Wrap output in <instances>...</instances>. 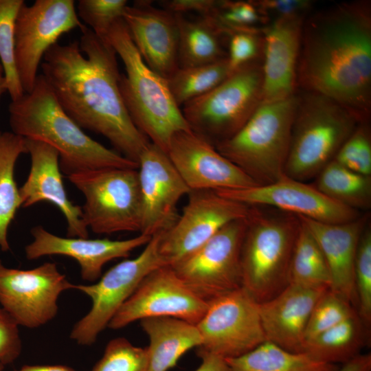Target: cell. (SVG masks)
Segmentation results:
<instances>
[{
    "label": "cell",
    "instance_id": "obj_1",
    "mask_svg": "<svg viewBox=\"0 0 371 371\" xmlns=\"http://www.w3.org/2000/svg\"><path fill=\"white\" fill-rule=\"evenodd\" d=\"M79 41L56 43L45 54L42 75L66 113L82 129L106 138L138 164L150 142L135 125L120 90L117 54L87 25Z\"/></svg>",
    "mask_w": 371,
    "mask_h": 371
},
{
    "label": "cell",
    "instance_id": "obj_2",
    "mask_svg": "<svg viewBox=\"0 0 371 371\" xmlns=\"http://www.w3.org/2000/svg\"><path fill=\"white\" fill-rule=\"evenodd\" d=\"M297 91L330 98L362 121L371 113V1L311 12L302 29Z\"/></svg>",
    "mask_w": 371,
    "mask_h": 371
},
{
    "label": "cell",
    "instance_id": "obj_3",
    "mask_svg": "<svg viewBox=\"0 0 371 371\" xmlns=\"http://www.w3.org/2000/svg\"><path fill=\"white\" fill-rule=\"evenodd\" d=\"M8 112L12 132L54 148L67 177L105 168H138V164L87 135L61 107L42 74L30 91L11 100Z\"/></svg>",
    "mask_w": 371,
    "mask_h": 371
},
{
    "label": "cell",
    "instance_id": "obj_4",
    "mask_svg": "<svg viewBox=\"0 0 371 371\" xmlns=\"http://www.w3.org/2000/svg\"><path fill=\"white\" fill-rule=\"evenodd\" d=\"M106 39L124 65L120 90L132 121L151 143L167 153L174 135L191 130L167 79L144 62L122 18L114 23Z\"/></svg>",
    "mask_w": 371,
    "mask_h": 371
},
{
    "label": "cell",
    "instance_id": "obj_5",
    "mask_svg": "<svg viewBox=\"0 0 371 371\" xmlns=\"http://www.w3.org/2000/svg\"><path fill=\"white\" fill-rule=\"evenodd\" d=\"M284 175L306 182L317 177L358 125L350 109L323 95L297 91ZM366 122V121H364Z\"/></svg>",
    "mask_w": 371,
    "mask_h": 371
},
{
    "label": "cell",
    "instance_id": "obj_6",
    "mask_svg": "<svg viewBox=\"0 0 371 371\" xmlns=\"http://www.w3.org/2000/svg\"><path fill=\"white\" fill-rule=\"evenodd\" d=\"M264 212L251 206L241 253L242 287L258 302L289 284V267L300 227L295 214Z\"/></svg>",
    "mask_w": 371,
    "mask_h": 371
},
{
    "label": "cell",
    "instance_id": "obj_7",
    "mask_svg": "<svg viewBox=\"0 0 371 371\" xmlns=\"http://www.w3.org/2000/svg\"><path fill=\"white\" fill-rule=\"evenodd\" d=\"M297 94L261 103L245 124L216 150L257 185L272 183L284 175Z\"/></svg>",
    "mask_w": 371,
    "mask_h": 371
},
{
    "label": "cell",
    "instance_id": "obj_8",
    "mask_svg": "<svg viewBox=\"0 0 371 371\" xmlns=\"http://www.w3.org/2000/svg\"><path fill=\"white\" fill-rule=\"evenodd\" d=\"M262 58L232 71L208 93L181 108L191 131L213 146L234 135L262 102Z\"/></svg>",
    "mask_w": 371,
    "mask_h": 371
},
{
    "label": "cell",
    "instance_id": "obj_9",
    "mask_svg": "<svg viewBox=\"0 0 371 371\" xmlns=\"http://www.w3.org/2000/svg\"><path fill=\"white\" fill-rule=\"evenodd\" d=\"M67 178L83 194L81 208L88 229L98 234L140 233L142 210L137 169L100 168Z\"/></svg>",
    "mask_w": 371,
    "mask_h": 371
},
{
    "label": "cell",
    "instance_id": "obj_10",
    "mask_svg": "<svg viewBox=\"0 0 371 371\" xmlns=\"http://www.w3.org/2000/svg\"><path fill=\"white\" fill-rule=\"evenodd\" d=\"M161 234L153 236L137 257L112 267L95 284H74L73 289L87 295L92 304L72 328L71 339L80 346L94 344L141 281L154 269L167 265L159 252Z\"/></svg>",
    "mask_w": 371,
    "mask_h": 371
},
{
    "label": "cell",
    "instance_id": "obj_11",
    "mask_svg": "<svg viewBox=\"0 0 371 371\" xmlns=\"http://www.w3.org/2000/svg\"><path fill=\"white\" fill-rule=\"evenodd\" d=\"M247 218L229 223L196 251L170 266L207 303L242 287L240 253Z\"/></svg>",
    "mask_w": 371,
    "mask_h": 371
},
{
    "label": "cell",
    "instance_id": "obj_12",
    "mask_svg": "<svg viewBox=\"0 0 371 371\" xmlns=\"http://www.w3.org/2000/svg\"><path fill=\"white\" fill-rule=\"evenodd\" d=\"M73 0H36L24 3L15 24L14 63L24 93L32 90L46 52L64 34L85 27Z\"/></svg>",
    "mask_w": 371,
    "mask_h": 371
},
{
    "label": "cell",
    "instance_id": "obj_13",
    "mask_svg": "<svg viewBox=\"0 0 371 371\" xmlns=\"http://www.w3.org/2000/svg\"><path fill=\"white\" fill-rule=\"evenodd\" d=\"M196 325L202 339L197 350L225 359L240 357L267 341L259 303L243 287L208 303Z\"/></svg>",
    "mask_w": 371,
    "mask_h": 371
},
{
    "label": "cell",
    "instance_id": "obj_14",
    "mask_svg": "<svg viewBox=\"0 0 371 371\" xmlns=\"http://www.w3.org/2000/svg\"><path fill=\"white\" fill-rule=\"evenodd\" d=\"M73 288L54 262L23 270L0 260V305L19 326L36 328L52 321L60 295Z\"/></svg>",
    "mask_w": 371,
    "mask_h": 371
},
{
    "label": "cell",
    "instance_id": "obj_15",
    "mask_svg": "<svg viewBox=\"0 0 371 371\" xmlns=\"http://www.w3.org/2000/svg\"><path fill=\"white\" fill-rule=\"evenodd\" d=\"M182 213L160 236L159 252L172 265L199 249L222 227L248 216L251 206L209 190H190Z\"/></svg>",
    "mask_w": 371,
    "mask_h": 371
},
{
    "label": "cell",
    "instance_id": "obj_16",
    "mask_svg": "<svg viewBox=\"0 0 371 371\" xmlns=\"http://www.w3.org/2000/svg\"><path fill=\"white\" fill-rule=\"evenodd\" d=\"M208 303L195 294L169 265L150 272L110 321L108 328H122L148 317H170L196 324Z\"/></svg>",
    "mask_w": 371,
    "mask_h": 371
},
{
    "label": "cell",
    "instance_id": "obj_17",
    "mask_svg": "<svg viewBox=\"0 0 371 371\" xmlns=\"http://www.w3.org/2000/svg\"><path fill=\"white\" fill-rule=\"evenodd\" d=\"M249 206L270 207L327 223H342L359 218L354 210L328 198L315 186L282 175L275 182L238 190L216 191Z\"/></svg>",
    "mask_w": 371,
    "mask_h": 371
},
{
    "label": "cell",
    "instance_id": "obj_18",
    "mask_svg": "<svg viewBox=\"0 0 371 371\" xmlns=\"http://www.w3.org/2000/svg\"><path fill=\"white\" fill-rule=\"evenodd\" d=\"M137 172L142 210L139 234L153 237L175 223L177 203L190 190L167 153L151 142L139 157Z\"/></svg>",
    "mask_w": 371,
    "mask_h": 371
},
{
    "label": "cell",
    "instance_id": "obj_19",
    "mask_svg": "<svg viewBox=\"0 0 371 371\" xmlns=\"http://www.w3.org/2000/svg\"><path fill=\"white\" fill-rule=\"evenodd\" d=\"M167 155L190 190H238L257 185L214 146L191 130L173 135Z\"/></svg>",
    "mask_w": 371,
    "mask_h": 371
},
{
    "label": "cell",
    "instance_id": "obj_20",
    "mask_svg": "<svg viewBox=\"0 0 371 371\" xmlns=\"http://www.w3.org/2000/svg\"><path fill=\"white\" fill-rule=\"evenodd\" d=\"M30 232L33 240L25 247L28 260L52 255L71 258L80 266L82 279L92 282L100 279L107 262L127 258L134 249L146 245L152 238L142 234L126 240L60 237L41 225L34 227Z\"/></svg>",
    "mask_w": 371,
    "mask_h": 371
},
{
    "label": "cell",
    "instance_id": "obj_21",
    "mask_svg": "<svg viewBox=\"0 0 371 371\" xmlns=\"http://www.w3.org/2000/svg\"><path fill=\"white\" fill-rule=\"evenodd\" d=\"M122 19L146 65L168 79L179 68L175 14L154 6L152 1L139 0L126 7Z\"/></svg>",
    "mask_w": 371,
    "mask_h": 371
},
{
    "label": "cell",
    "instance_id": "obj_22",
    "mask_svg": "<svg viewBox=\"0 0 371 371\" xmlns=\"http://www.w3.org/2000/svg\"><path fill=\"white\" fill-rule=\"evenodd\" d=\"M25 139L31 165L26 181L19 188L21 207L49 202L64 216L67 237L88 238V228L83 221L82 208L71 202L66 193L58 152L42 142Z\"/></svg>",
    "mask_w": 371,
    "mask_h": 371
},
{
    "label": "cell",
    "instance_id": "obj_23",
    "mask_svg": "<svg viewBox=\"0 0 371 371\" xmlns=\"http://www.w3.org/2000/svg\"><path fill=\"white\" fill-rule=\"evenodd\" d=\"M305 18L276 19L263 28L261 103L283 100L296 93L297 67Z\"/></svg>",
    "mask_w": 371,
    "mask_h": 371
},
{
    "label": "cell",
    "instance_id": "obj_24",
    "mask_svg": "<svg viewBox=\"0 0 371 371\" xmlns=\"http://www.w3.org/2000/svg\"><path fill=\"white\" fill-rule=\"evenodd\" d=\"M328 289H308L289 284L270 300L259 303L266 340L294 352H303L312 310Z\"/></svg>",
    "mask_w": 371,
    "mask_h": 371
},
{
    "label": "cell",
    "instance_id": "obj_25",
    "mask_svg": "<svg viewBox=\"0 0 371 371\" xmlns=\"http://www.w3.org/2000/svg\"><path fill=\"white\" fill-rule=\"evenodd\" d=\"M318 243L331 278L330 289L357 310L354 268L359 239L368 215L342 223H327L297 216Z\"/></svg>",
    "mask_w": 371,
    "mask_h": 371
},
{
    "label": "cell",
    "instance_id": "obj_26",
    "mask_svg": "<svg viewBox=\"0 0 371 371\" xmlns=\"http://www.w3.org/2000/svg\"><path fill=\"white\" fill-rule=\"evenodd\" d=\"M140 325L149 339L148 371H168L188 350L202 344L196 324L170 317H148Z\"/></svg>",
    "mask_w": 371,
    "mask_h": 371
},
{
    "label": "cell",
    "instance_id": "obj_27",
    "mask_svg": "<svg viewBox=\"0 0 371 371\" xmlns=\"http://www.w3.org/2000/svg\"><path fill=\"white\" fill-rule=\"evenodd\" d=\"M179 34V67L207 65L227 58V37L208 17L175 14Z\"/></svg>",
    "mask_w": 371,
    "mask_h": 371
},
{
    "label": "cell",
    "instance_id": "obj_28",
    "mask_svg": "<svg viewBox=\"0 0 371 371\" xmlns=\"http://www.w3.org/2000/svg\"><path fill=\"white\" fill-rule=\"evenodd\" d=\"M369 330L356 313L308 340L303 352L322 362L344 364L361 354Z\"/></svg>",
    "mask_w": 371,
    "mask_h": 371
},
{
    "label": "cell",
    "instance_id": "obj_29",
    "mask_svg": "<svg viewBox=\"0 0 371 371\" xmlns=\"http://www.w3.org/2000/svg\"><path fill=\"white\" fill-rule=\"evenodd\" d=\"M225 360L231 371H334L339 367L315 360L305 352L286 350L269 341Z\"/></svg>",
    "mask_w": 371,
    "mask_h": 371
},
{
    "label": "cell",
    "instance_id": "obj_30",
    "mask_svg": "<svg viewBox=\"0 0 371 371\" xmlns=\"http://www.w3.org/2000/svg\"><path fill=\"white\" fill-rule=\"evenodd\" d=\"M27 153L25 139L12 131L0 130V250L8 251V232L18 209L21 207L14 168L19 156Z\"/></svg>",
    "mask_w": 371,
    "mask_h": 371
},
{
    "label": "cell",
    "instance_id": "obj_31",
    "mask_svg": "<svg viewBox=\"0 0 371 371\" xmlns=\"http://www.w3.org/2000/svg\"><path fill=\"white\" fill-rule=\"evenodd\" d=\"M315 186L328 198L359 211L371 207V176L354 172L335 160L317 175Z\"/></svg>",
    "mask_w": 371,
    "mask_h": 371
},
{
    "label": "cell",
    "instance_id": "obj_32",
    "mask_svg": "<svg viewBox=\"0 0 371 371\" xmlns=\"http://www.w3.org/2000/svg\"><path fill=\"white\" fill-rule=\"evenodd\" d=\"M231 73L227 58H225L200 66L179 67L167 82L176 103L181 107L212 90Z\"/></svg>",
    "mask_w": 371,
    "mask_h": 371
},
{
    "label": "cell",
    "instance_id": "obj_33",
    "mask_svg": "<svg viewBox=\"0 0 371 371\" xmlns=\"http://www.w3.org/2000/svg\"><path fill=\"white\" fill-rule=\"evenodd\" d=\"M23 0H0V63L3 69L7 92L14 100L23 93L14 63L15 24Z\"/></svg>",
    "mask_w": 371,
    "mask_h": 371
},
{
    "label": "cell",
    "instance_id": "obj_34",
    "mask_svg": "<svg viewBox=\"0 0 371 371\" xmlns=\"http://www.w3.org/2000/svg\"><path fill=\"white\" fill-rule=\"evenodd\" d=\"M210 18L227 37L237 30L262 31L269 22L253 1H218Z\"/></svg>",
    "mask_w": 371,
    "mask_h": 371
},
{
    "label": "cell",
    "instance_id": "obj_35",
    "mask_svg": "<svg viewBox=\"0 0 371 371\" xmlns=\"http://www.w3.org/2000/svg\"><path fill=\"white\" fill-rule=\"evenodd\" d=\"M357 312L364 324L371 325V228L366 225L359 239L354 268Z\"/></svg>",
    "mask_w": 371,
    "mask_h": 371
},
{
    "label": "cell",
    "instance_id": "obj_36",
    "mask_svg": "<svg viewBox=\"0 0 371 371\" xmlns=\"http://www.w3.org/2000/svg\"><path fill=\"white\" fill-rule=\"evenodd\" d=\"M356 313L357 310L350 303L330 289H327L312 310L306 329L305 344Z\"/></svg>",
    "mask_w": 371,
    "mask_h": 371
},
{
    "label": "cell",
    "instance_id": "obj_37",
    "mask_svg": "<svg viewBox=\"0 0 371 371\" xmlns=\"http://www.w3.org/2000/svg\"><path fill=\"white\" fill-rule=\"evenodd\" d=\"M91 371H148L146 348L136 346L124 337L113 339Z\"/></svg>",
    "mask_w": 371,
    "mask_h": 371
},
{
    "label": "cell",
    "instance_id": "obj_38",
    "mask_svg": "<svg viewBox=\"0 0 371 371\" xmlns=\"http://www.w3.org/2000/svg\"><path fill=\"white\" fill-rule=\"evenodd\" d=\"M357 173L371 176V131L370 121L361 122L341 146L334 159Z\"/></svg>",
    "mask_w": 371,
    "mask_h": 371
},
{
    "label": "cell",
    "instance_id": "obj_39",
    "mask_svg": "<svg viewBox=\"0 0 371 371\" xmlns=\"http://www.w3.org/2000/svg\"><path fill=\"white\" fill-rule=\"evenodd\" d=\"M127 5L126 0H80L76 12L89 29L106 39L114 23L122 18Z\"/></svg>",
    "mask_w": 371,
    "mask_h": 371
},
{
    "label": "cell",
    "instance_id": "obj_40",
    "mask_svg": "<svg viewBox=\"0 0 371 371\" xmlns=\"http://www.w3.org/2000/svg\"><path fill=\"white\" fill-rule=\"evenodd\" d=\"M262 30H237L227 35V61L231 70L262 58Z\"/></svg>",
    "mask_w": 371,
    "mask_h": 371
},
{
    "label": "cell",
    "instance_id": "obj_41",
    "mask_svg": "<svg viewBox=\"0 0 371 371\" xmlns=\"http://www.w3.org/2000/svg\"><path fill=\"white\" fill-rule=\"evenodd\" d=\"M254 3L269 22L276 19L306 17L312 12L310 0H255Z\"/></svg>",
    "mask_w": 371,
    "mask_h": 371
},
{
    "label": "cell",
    "instance_id": "obj_42",
    "mask_svg": "<svg viewBox=\"0 0 371 371\" xmlns=\"http://www.w3.org/2000/svg\"><path fill=\"white\" fill-rule=\"evenodd\" d=\"M18 324L0 306V363H13L19 357L21 339Z\"/></svg>",
    "mask_w": 371,
    "mask_h": 371
},
{
    "label": "cell",
    "instance_id": "obj_43",
    "mask_svg": "<svg viewBox=\"0 0 371 371\" xmlns=\"http://www.w3.org/2000/svg\"><path fill=\"white\" fill-rule=\"evenodd\" d=\"M218 2V0H164L158 1V4L174 14L194 12L206 16L214 10Z\"/></svg>",
    "mask_w": 371,
    "mask_h": 371
},
{
    "label": "cell",
    "instance_id": "obj_44",
    "mask_svg": "<svg viewBox=\"0 0 371 371\" xmlns=\"http://www.w3.org/2000/svg\"><path fill=\"white\" fill-rule=\"evenodd\" d=\"M201 363L195 371H231L225 359L218 355L197 350Z\"/></svg>",
    "mask_w": 371,
    "mask_h": 371
},
{
    "label": "cell",
    "instance_id": "obj_45",
    "mask_svg": "<svg viewBox=\"0 0 371 371\" xmlns=\"http://www.w3.org/2000/svg\"><path fill=\"white\" fill-rule=\"evenodd\" d=\"M334 371H371V354H359Z\"/></svg>",
    "mask_w": 371,
    "mask_h": 371
},
{
    "label": "cell",
    "instance_id": "obj_46",
    "mask_svg": "<svg viewBox=\"0 0 371 371\" xmlns=\"http://www.w3.org/2000/svg\"><path fill=\"white\" fill-rule=\"evenodd\" d=\"M14 371H76L63 365H25Z\"/></svg>",
    "mask_w": 371,
    "mask_h": 371
},
{
    "label": "cell",
    "instance_id": "obj_47",
    "mask_svg": "<svg viewBox=\"0 0 371 371\" xmlns=\"http://www.w3.org/2000/svg\"><path fill=\"white\" fill-rule=\"evenodd\" d=\"M5 92H7L6 82L5 78L3 77L0 78V98L2 95Z\"/></svg>",
    "mask_w": 371,
    "mask_h": 371
},
{
    "label": "cell",
    "instance_id": "obj_48",
    "mask_svg": "<svg viewBox=\"0 0 371 371\" xmlns=\"http://www.w3.org/2000/svg\"><path fill=\"white\" fill-rule=\"evenodd\" d=\"M4 77V73H3V67L0 63V78Z\"/></svg>",
    "mask_w": 371,
    "mask_h": 371
},
{
    "label": "cell",
    "instance_id": "obj_49",
    "mask_svg": "<svg viewBox=\"0 0 371 371\" xmlns=\"http://www.w3.org/2000/svg\"><path fill=\"white\" fill-rule=\"evenodd\" d=\"M4 367H5V366L0 363V371H5Z\"/></svg>",
    "mask_w": 371,
    "mask_h": 371
}]
</instances>
